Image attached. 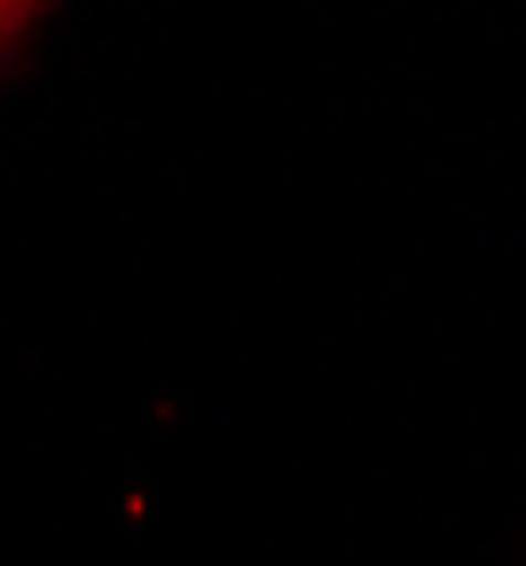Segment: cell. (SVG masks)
Returning a JSON list of instances; mask_svg holds the SVG:
<instances>
[{"mask_svg":"<svg viewBox=\"0 0 526 566\" xmlns=\"http://www.w3.org/2000/svg\"><path fill=\"white\" fill-rule=\"evenodd\" d=\"M17 24H32V17H24V9H0V40H9Z\"/></svg>","mask_w":526,"mask_h":566,"instance_id":"1","label":"cell"}]
</instances>
